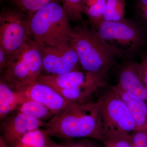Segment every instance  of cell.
<instances>
[{
    "mask_svg": "<svg viewBox=\"0 0 147 147\" xmlns=\"http://www.w3.org/2000/svg\"><path fill=\"white\" fill-rule=\"evenodd\" d=\"M101 107L99 98L71 102L46 122L44 128L50 137L63 140L92 138L102 142L99 126Z\"/></svg>",
    "mask_w": 147,
    "mask_h": 147,
    "instance_id": "1",
    "label": "cell"
},
{
    "mask_svg": "<svg viewBox=\"0 0 147 147\" xmlns=\"http://www.w3.org/2000/svg\"><path fill=\"white\" fill-rule=\"evenodd\" d=\"M69 42L76 50L84 71L105 84L116 59L125 56L106 43L93 28L83 23L73 28Z\"/></svg>",
    "mask_w": 147,
    "mask_h": 147,
    "instance_id": "2",
    "label": "cell"
},
{
    "mask_svg": "<svg viewBox=\"0 0 147 147\" xmlns=\"http://www.w3.org/2000/svg\"><path fill=\"white\" fill-rule=\"evenodd\" d=\"M32 39L42 45L61 47L69 41L73 28L60 0L28 16Z\"/></svg>",
    "mask_w": 147,
    "mask_h": 147,
    "instance_id": "3",
    "label": "cell"
},
{
    "mask_svg": "<svg viewBox=\"0 0 147 147\" xmlns=\"http://www.w3.org/2000/svg\"><path fill=\"white\" fill-rule=\"evenodd\" d=\"M42 69V45L32 39L11 57L2 78L11 88L21 90L35 81Z\"/></svg>",
    "mask_w": 147,
    "mask_h": 147,
    "instance_id": "4",
    "label": "cell"
},
{
    "mask_svg": "<svg viewBox=\"0 0 147 147\" xmlns=\"http://www.w3.org/2000/svg\"><path fill=\"white\" fill-rule=\"evenodd\" d=\"M102 104L99 129L102 141L115 136L130 137L137 125L125 102L112 87L99 98Z\"/></svg>",
    "mask_w": 147,
    "mask_h": 147,
    "instance_id": "5",
    "label": "cell"
},
{
    "mask_svg": "<svg viewBox=\"0 0 147 147\" xmlns=\"http://www.w3.org/2000/svg\"><path fill=\"white\" fill-rule=\"evenodd\" d=\"M92 28L106 43L122 52L125 56L137 52L146 40L144 27L140 22L131 19L102 21Z\"/></svg>",
    "mask_w": 147,
    "mask_h": 147,
    "instance_id": "6",
    "label": "cell"
},
{
    "mask_svg": "<svg viewBox=\"0 0 147 147\" xmlns=\"http://www.w3.org/2000/svg\"><path fill=\"white\" fill-rule=\"evenodd\" d=\"M32 39L28 16L20 9L7 8L0 13V47L12 57Z\"/></svg>",
    "mask_w": 147,
    "mask_h": 147,
    "instance_id": "7",
    "label": "cell"
},
{
    "mask_svg": "<svg viewBox=\"0 0 147 147\" xmlns=\"http://www.w3.org/2000/svg\"><path fill=\"white\" fill-rule=\"evenodd\" d=\"M80 66L76 50L69 41L59 47L42 45V71L45 73L42 75H60L79 70Z\"/></svg>",
    "mask_w": 147,
    "mask_h": 147,
    "instance_id": "8",
    "label": "cell"
},
{
    "mask_svg": "<svg viewBox=\"0 0 147 147\" xmlns=\"http://www.w3.org/2000/svg\"><path fill=\"white\" fill-rule=\"evenodd\" d=\"M1 121V136L8 147L25 134L44 127L46 124L43 121L16 110Z\"/></svg>",
    "mask_w": 147,
    "mask_h": 147,
    "instance_id": "9",
    "label": "cell"
},
{
    "mask_svg": "<svg viewBox=\"0 0 147 147\" xmlns=\"http://www.w3.org/2000/svg\"><path fill=\"white\" fill-rule=\"evenodd\" d=\"M19 90L23 92L27 98L44 105L55 115L61 113L71 103L66 100L52 87L36 81Z\"/></svg>",
    "mask_w": 147,
    "mask_h": 147,
    "instance_id": "10",
    "label": "cell"
},
{
    "mask_svg": "<svg viewBox=\"0 0 147 147\" xmlns=\"http://www.w3.org/2000/svg\"><path fill=\"white\" fill-rule=\"evenodd\" d=\"M36 81L48 85L56 90L84 86H93L99 89L105 85L91 74L80 70L60 75L41 74Z\"/></svg>",
    "mask_w": 147,
    "mask_h": 147,
    "instance_id": "11",
    "label": "cell"
},
{
    "mask_svg": "<svg viewBox=\"0 0 147 147\" xmlns=\"http://www.w3.org/2000/svg\"><path fill=\"white\" fill-rule=\"evenodd\" d=\"M131 96L147 103V88L137 73L135 63H129L121 69L117 84Z\"/></svg>",
    "mask_w": 147,
    "mask_h": 147,
    "instance_id": "12",
    "label": "cell"
},
{
    "mask_svg": "<svg viewBox=\"0 0 147 147\" xmlns=\"http://www.w3.org/2000/svg\"><path fill=\"white\" fill-rule=\"evenodd\" d=\"M27 99L21 90L11 88L2 78L0 81V119L2 120Z\"/></svg>",
    "mask_w": 147,
    "mask_h": 147,
    "instance_id": "13",
    "label": "cell"
},
{
    "mask_svg": "<svg viewBox=\"0 0 147 147\" xmlns=\"http://www.w3.org/2000/svg\"><path fill=\"white\" fill-rule=\"evenodd\" d=\"M111 87L128 107L137 125V130H147V103L127 94L117 85Z\"/></svg>",
    "mask_w": 147,
    "mask_h": 147,
    "instance_id": "14",
    "label": "cell"
},
{
    "mask_svg": "<svg viewBox=\"0 0 147 147\" xmlns=\"http://www.w3.org/2000/svg\"><path fill=\"white\" fill-rule=\"evenodd\" d=\"M50 137L45 128H39L25 134L10 147H47Z\"/></svg>",
    "mask_w": 147,
    "mask_h": 147,
    "instance_id": "15",
    "label": "cell"
},
{
    "mask_svg": "<svg viewBox=\"0 0 147 147\" xmlns=\"http://www.w3.org/2000/svg\"><path fill=\"white\" fill-rule=\"evenodd\" d=\"M16 111L32 116L40 120H50L55 116L47 107L32 99L27 98L24 102L18 105Z\"/></svg>",
    "mask_w": 147,
    "mask_h": 147,
    "instance_id": "16",
    "label": "cell"
},
{
    "mask_svg": "<svg viewBox=\"0 0 147 147\" xmlns=\"http://www.w3.org/2000/svg\"><path fill=\"white\" fill-rule=\"evenodd\" d=\"M106 1L107 0H84L82 12L88 18L92 27L102 21Z\"/></svg>",
    "mask_w": 147,
    "mask_h": 147,
    "instance_id": "17",
    "label": "cell"
},
{
    "mask_svg": "<svg viewBox=\"0 0 147 147\" xmlns=\"http://www.w3.org/2000/svg\"><path fill=\"white\" fill-rule=\"evenodd\" d=\"M126 0H107L102 21H118L125 18Z\"/></svg>",
    "mask_w": 147,
    "mask_h": 147,
    "instance_id": "18",
    "label": "cell"
},
{
    "mask_svg": "<svg viewBox=\"0 0 147 147\" xmlns=\"http://www.w3.org/2000/svg\"><path fill=\"white\" fill-rule=\"evenodd\" d=\"M70 21L79 22L83 20L82 6L84 0H60Z\"/></svg>",
    "mask_w": 147,
    "mask_h": 147,
    "instance_id": "19",
    "label": "cell"
},
{
    "mask_svg": "<svg viewBox=\"0 0 147 147\" xmlns=\"http://www.w3.org/2000/svg\"><path fill=\"white\" fill-rule=\"evenodd\" d=\"M55 1L56 0H12V2L18 9L29 16Z\"/></svg>",
    "mask_w": 147,
    "mask_h": 147,
    "instance_id": "20",
    "label": "cell"
},
{
    "mask_svg": "<svg viewBox=\"0 0 147 147\" xmlns=\"http://www.w3.org/2000/svg\"><path fill=\"white\" fill-rule=\"evenodd\" d=\"M102 142L104 147H132L130 137L121 136L108 137Z\"/></svg>",
    "mask_w": 147,
    "mask_h": 147,
    "instance_id": "21",
    "label": "cell"
},
{
    "mask_svg": "<svg viewBox=\"0 0 147 147\" xmlns=\"http://www.w3.org/2000/svg\"><path fill=\"white\" fill-rule=\"evenodd\" d=\"M132 147H147V130L139 129L134 131L130 136Z\"/></svg>",
    "mask_w": 147,
    "mask_h": 147,
    "instance_id": "22",
    "label": "cell"
},
{
    "mask_svg": "<svg viewBox=\"0 0 147 147\" xmlns=\"http://www.w3.org/2000/svg\"><path fill=\"white\" fill-rule=\"evenodd\" d=\"M137 73L147 88V54L143 55L141 61L135 63Z\"/></svg>",
    "mask_w": 147,
    "mask_h": 147,
    "instance_id": "23",
    "label": "cell"
},
{
    "mask_svg": "<svg viewBox=\"0 0 147 147\" xmlns=\"http://www.w3.org/2000/svg\"><path fill=\"white\" fill-rule=\"evenodd\" d=\"M11 59V56L8 55L2 48L0 47V71L2 74L8 66Z\"/></svg>",
    "mask_w": 147,
    "mask_h": 147,
    "instance_id": "24",
    "label": "cell"
},
{
    "mask_svg": "<svg viewBox=\"0 0 147 147\" xmlns=\"http://www.w3.org/2000/svg\"><path fill=\"white\" fill-rule=\"evenodd\" d=\"M66 147H84L82 139H64L61 143Z\"/></svg>",
    "mask_w": 147,
    "mask_h": 147,
    "instance_id": "25",
    "label": "cell"
},
{
    "mask_svg": "<svg viewBox=\"0 0 147 147\" xmlns=\"http://www.w3.org/2000/svg\"><path fill=\"white\" fill-rule=\"evenodd\" d=\"M137 10L141 21L147 25V6L137 9Z\"/></svg>",
    "mask_w": 147,
    "mask_h": 147,
    "instance_id": "26",
    "label": "cell"
},
{
    "mask_svg": "<svg viewBox=\"0 0 147 147\" xmlns=\"http://www.w3.org/2000/svg\"><path fill=\"white\" fill-rule=\"evenodd\" d=\"M84 147H100L88 139H82Z\"/></svg>",
    "mask_w": 147,
    "mask_h": 147,
    "instance_id": "27",
    "label": "cell"
},
{
    "mask_svg": "<svg viewBox=\"0 0 147 147\" xmlns=\"http://www.w3.org/2000/svg\"><path fill=\"white\" fill-rule=\"evenodd\" d=\"M147 6V0H138L137 3V9Z\"/></svg>",
    "mask_w": 147,
    "mask_h": 147,
    "instance_id": "28",
    "label": "cell"
},
{
    "mask_svg": "<svg viewBox=\"0 0 147 147\" xmlns=\"http://www.w3.org/2000/svg\"><path fill=\"white\" fill-rule=\"evenodd\" d=\"M47 147H66L64 145L62 144H58L56 142H54L53 140L51 139L50 143H49Z\"/></svg>",
    "mask_w": 147,
    "mask_h": 147,
    "instance_id": "29",
    "label": "cell"
},
{
    "mask_svg": "<svg viewBox=\"0 0 147 147\" xmlns=\"http://www.w3.org/2000/svg\"><path fill=\"white\" fill-rule=\"evenodd\" d=\"M0 147H8L1 136L0 137Z\"/></svg>",
    "mask_w": 147,
    "mask_h": 147,
    "instance_id": "30",
    "label": "cell"
},
{
    "mask_svg": "<svg viewBox=\"0 0 147 147\" xmlns=\"http://www.w3.org/2000/svg\"><path fill=\"white\" fill-rule=\"evenodd\" d=\"M1 1H6V0H1Z\"/></svg>",
    "mask_w": 147,
    "mask_h": 147,
    "instance_id": "31",
    "label": "cell"
}]
</instances>
